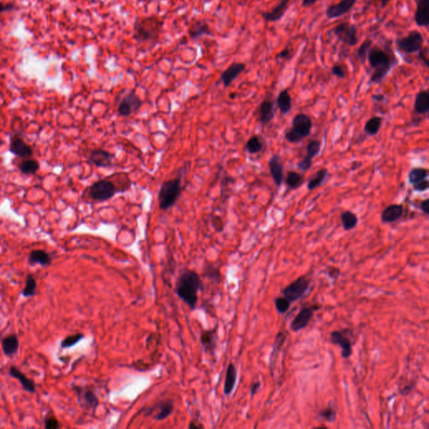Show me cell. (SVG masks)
Returning a JSON list of instances; mask_svg holds the SVG:
<instances>
[{
    "instance_id": "1",
    "label": "cell",
    "mask_w": 429,
    "mask_h": 429,
    "mask_svg": "<svg viewBox=\"0 0 429 429\" xmlns=\"http://www.w3.org/2000/svg\"><path fill=\"white\" fill-rule=\"evenodd\" d=\"M367 61L373 70L370 75V84H381L392 68L397 64V60L390 49H385L379 45H372L369 49Z\"/></svg>"
},
{
    "instance_id": "2",
    "label": "cell",
    "mask_w": 429,
    "mask_h": 429,
    "mask_svg": "<svg viewBox=\"0 0 429 429\" xmlns=\"http://www.w3.org/2000/svg\"><path fill=\"white\" fill-rule=\"evenodd\" d=\"M202 288V282L199 275L192 270L185 269L178 279L175 292L181 300L194 309L197 303L198 293Z\"/></svg>"
},
{
    "instance_id": "3",
    "label": "cell",
    "mask_w": 429,
    "mask_h": 429,
    "mask_svg": "<svg viewBox=\"0 0 429 429\" xmlns=\"http://www.w3.org/2000/svg\"><path fill=\"white\" fill-rule=\"evenodd\" d=\"M163 27V21L154 16L136 20L134 24V38L139 44L152 45L158 41Z\"/></svg>"
},
{
    "instance_id": "4",
    "label": "cell",
    "mask_w": 429,
    "mask_h": 429,
    "mask_svg": "<svg viewBox=\"0 0 429 429\" xmlns=\"http://www.w3.org/2000/svg\"><path fill=\"white\" fill-rule=\"evenodd\" d=\"M313 121L307 114H298L292 120V128L285 133V139L292 144H298L310 135Z\"/></svg>"
},
{
    "instance_id": "5",
    "label": "cell",
    "mask_w": 429,
    "mask_h": 429,
    "mask_svg": "<svg viewBox=\"0 0 429 429\" xmlns=\"http://www.w3.org/2000/svg\"><path fill=\"white\" fill-rule=\"evenodd\" d=\"M182 190L180 176L164 182L158 191V201L159 209L167 210L173 207L179 200Z\"/></svg>"
},
{
    "instance_id": "6",
    "label": "cell",
    "mask_w": 429,
    "mask_h": 429,
    "mask_svg": "<svg viewBox=\"0 0 429 429\" xmlns=\"http://www.w3.org/2000/svg\"><path fill=\"white\" fill-rule=\"evenodd\" d=\"M424 38L422 33L417 30H411L403 37L396 40L397 48L400 52L405 55H412L419 51L423 46Z\"/></svg>"
},
{
    "instance_id": "7",
    "label": "cell",
    "mask_w": 429,
    "mask_h": 429,
    "mask_svg": "<svg viewBox=\"0 0 429 429\" xmlns=\"http://www.w3.org/2000/svg\"><path fill=\"white\" fill-rule=\"evenodd\" d=\"M119 192V189L114 183L109 180H100L93 183L89 188V195L96 201H106L110 200Z\"/></svg>"
},
{
    "instance_id": "8",
    "label": "cell",
    "mask_w": 429,
    "mask_h": 429,
    "mask_svg": "<svg viewBox=\"0 0 429 429\" xmlns=\"http://www.w3.org/2000/svg\"><path fill=\"white\" fill-rule=\"evenodd\" d=\"M310 285V279L308 275L299 277L293 283L289 284L282 290V294L291 303L302 299L308 292Z\"/></svg>"
},
{
    "instance_id": "9",
    "label": "cell",
    "mask_w": 429,
    "mask_h": 429,
    "mask_svg": "<svg viewBox=\"0 0 429 429\" xmlns=\"http://www.w3.org/2000/svg\"><path fill=\"white\" fill-rule=\"evenodd\" d=\"M332 32L337 40L349 46H355L359 42L357 26L351 23H340L333 28Z\"/></svg>"
},
{
    "instance_id": "10",
    "label": "cell",
    "mask_w": 429,
    "mask_h": 429,
    "mask_svg": "<svg viewBox=\"0 0 429 429\" xmlns=\"http://www.w3.org/2000/svg\"><path fill=\"white\" fill-rule=\"evenodd\" d=\"M143 105V101L133 91H126L121 96L118 106V113L122 117L130 116L131 114L138 111Z\"/></svg>"
},
{
    "instance_id": "11",
    "label": "cell",
    "mask_w": 429,
    "mask_h": 429,
    "mask_svg": "<svg viewBox=\"0 0 429 429\" xmlns=\"http://www.w3.org/2000/svg\"><path fill=\"white\" fill-rule=\"evenodd\" d=\"M321 146L322 143L318 139H313L307 143L305 147V155L297 164V167L299 171L306 173L312 168L313 159L320 153Z\"/></svg>"
},
{
    "instance_id": "12",
    "label": "cell",
    "mask_w": 429,
    "mask_h": 429,
    "mask_svg": "<svg viewBox=\"0 0 429 429\" xmlns=\"http://www.w3.org/2000/svg\"><path fill=\"white\" fill-rule=\"evenodd\" d=\"M319 308H320V306L315 304V305L310 306V307H305V308H302L291 322V325H290L291 331H294V332H298V331L307 327L311 319L313 318L314 311L318 310Z\"/></svg>"
},
{
    "instance_id": "13",
    "label": "cell",
    "mask_w": 429,
    "mask_h": 429,
    "mask_svg": "<svg viewBox=\"0 0 429 429\" xmlns=\"http://www.w3.org/2000/svg\"><path fill=\"white\" fill-rule=\"evenodd\" d=\"M347 330L335 331L331 334V341L334 345H339L341 348V356L349 359L352 355V343L348 336Z\"/></svg>"
},
{
    "instance_id": "14",
    "label": "cell",
    "mask_w": 429,
    "mask_h": 429,
    "mask_svg": "<svg viewBox=\"0 0 429 429\" xmlns=\"http://www.w3.org/2000/svg\"><path fill=\"white\" fill-rule=\"evenodd\" d=\"M357 0H341L340 2L329 5L326 10V17L329 20H336L342 17L352 10Z\"/></svg>"
},
{
    "instance_id": "15",
    "label": "cell",
    "mask_w": 429,
    "mask_h": 429,
    "mask_svg": "<svg viewBox=\"0 0 429 429\" xmlns=\"http://www.w3.org/2000/svg\"><path fill=\"white\" fill-rule=\"evenodd\" d=\"M269 173L271 175L272 179L277 187H281L284 184V166L282 160L281 156L279 154H273L271 158H269Z\"/></svg>"
},
{
    "instance_id": "16",
    "label": "cell",
    "mask_w": 429,
    "mask_h": 429,
    "mask_svg": "<svg viewBox=\"0 0 429 429\" xmlns=\"http://www.w3.org/2000/svg\"><path fill=\"white\" fill-rule=\"evenodd\" d=\"M276 115V108L274 100L270 97L264 99L258 109V120L261 126L266 127L274 121Z\"/></svg>"
},
{
    "instance_id": "17",
    "label": "cell",
    "mask_w": 429,
    "mask_h": 429,
    "mask_svg": "<svg viewBox=\"0 0 429 429\" xmlns=\"http://www.w3.org/2000/svg\"><path fill=\"white\" fill-rule=\"evenodd\" d=\"M75 391L77 392L78 402L82 408L86 410H93V411L96 410L98 406V398L92 390L76 387Z\"/></svg>"
},
{
    "instance_id": "18",
    "label": "cell",
    "mask_w": 429,
    "mask_h": 429,
    "mask_svg": "<svg viewBox=\"0 0 429 429\" xmlns=\"http://www.w3.org/2000/svg\"><path fill=\"white\" fill-rule=\"evenodd\" d=\"M405 208L402 204H392L381 213V221L384 224H392L398 222L404 216Z\"/></svg>"
},
{
    "instance_id": "19",
    "label": "cell",
    "mask_w": 429,
    "mask_h": 429,
    "mask_svg": "<svg viewBox=\"0 0 429 429\" xmlns=\"http://www.w3.org/2000/svg\"><path fill=\"white\" fill-rule=\"evenodd\" d=\"M114 158V154L101 148H97L91 151L89 155L88 160L89 163H91V165H94L100 168H106V167H111Z\"/></svg>"
},
{
    "instance_id": "20",
    "label": "cell",
    "mask_w": 429,
    "mask_h": 429,
    "mask_svg": "<svg viewBox=\"0 0 429 429\" xmlns=\"http://www.w3.org/2000/svg\"><path fill=\"white\" fill-rule=\"evenodd\" d=\"M416 10L414 13L415 24L419 27L427 29L429 26V0H415Z\"/></svg>"
},
{
    "instance_id": "21",
    "label": "cell",
    "mask_w": 429,
    "mask_h": 429,
    "mask_svg": "<svg viewBox=\"0 0 429 429\" xmlns=\"http://www.w3.org/2000/svg\"><path fill=\"white\" fill-rule=\"evenodd\" d=\"M289 3L290 0H281L276 6L273 8V10L261 13V17L263 18L266 22H278L284 17L289 10Z\"/></svg>"
},
{
    "instance_id": "22",
    "label": "cell",
    "mask_w": 429,
    "mask_h": 429,
    "mask_svg": "<svg viewBox=\"0 0 429 429\" xmlns=\"http://www.w3.org/2000/svg\"><path fill=\"white\" fill-rule=\"evenodd\" d=\"M246 70V65L242 62H235L227 67L221 75V80L225 87H228L242 72Z\"/></svg>"
},
{
    "instance_id": "23",
    "label": "cell",
    "mask_w": 429,
    "mask_h": 429,
    "mask_svg": "<svg viewBox=\"0 0 429 429\" xmlns=\"http://www.w3.org/2000/svg\"><path fill=\"white\" fill-rule=\"evenodd\" d=\"M10 151L15 156L22 158H30L33 155L32 148L28 145L20 137L12 138L10 143Z\"/></svg>"
},
{
    "instance_id": "24",
    "label": "cell",
    "mask_w": 429,
    "mask_h": 429,
    "mask_svg": "<svg viewBox=\"0 0 429 429\" xmlns=\"http://www.w3.org/2000/svg\"><path fill=\"white\" fill-rule=\"evenodd\" d=\"M413 111L416 115L424 116L429 112V91L422 90L415 96Z\"/></svg>"
},
{
    "instance_id": "25",
    "label": "cell",
    "mask_w": 429,
    "mask_h": 429,
    "mask_svg": "<svg viewBox=\"0 0 429 429\" xmlns=\"http://www.w3.org/2000/svg\"><path fill=\"white\" fill-rule=\"evenodd\" d=\"M329 177H330V171H329L328 169H319L318 171H317V172L314 173L309 178V180L307 183V189L309 191H313V190L321 187L328 180Z\"/></svg>"
},
{
    "instance_id": "26",
    "label": "cell",
    "mask_w": 429,
    "mask_h": 429,
    "mask_svg": "<svg viewBox=\"0 0 429 429\" xmlns=\"http://www.w3.org/2000/svg\"><path fill=\"white\" fill-rule=\"evenodd\" d=\"M287 336L284 332L280 331L279 333L277 334L275 340H274V346H273V350H272L271 356H270V360H269V368L271 370V373L274 372V368L276 365V361L279 357V353L281 351L282 348L284 346L285 341H286Z\"/></svg>"
},
{
    "instance_id": "27",
    "label": "cell",
    "mask_w": 429,
    "mask_h": 429,
    "mask_svg": "<svg viewBox=\"0 0 429 429\" xmlns=\"http://www.w3.org/2000/svg\"><path fill=\"white\" fill-rule=\"evenodd\" d=\"M9 373H10V377L15 378L16 380L20 382V384L22 385L23 388L26 392H30V393L35 392V384L34 383V381L31 380L30 378H28L27 377H25V374L21 372L16 366H15V365L10 366Z\"/></svg>"
},
{
    "instance_id": "28",
    "label": "cell",
    "mask_w": 429,
    "mask_h": 429,
    "mask_svg": "<svg viewBox=\"0 0 429 429\" xmlns=\"http://www.w3.org/2000/svg\"><path fill=\"white\" fill-rule=\"evenodd\" d=\"M277 106L282 115L289 114L293 109V100L288 89H284L279 92L277 97Z\"/></svg>"
},
{
    "instance_id": "29",
    "label": "cell",
    "mask_w": 429,
    "mask_h": 429,
    "mask_svg": "<svg viewBox=\"0 0 429 429\" xmlns=\"http://www.w3.org/2000/svg\"><path fill=\"white\" fill-rule=\"evenodd\" d=\"M211 30L205 20H200L193 23L189 30V35L193 40H196L204 35H210Z\"/></svg>"
},
{
    "instance_id": "30",
    "label": "cell",
    "mask_w": 429,
    "mask_h": 429,
    "mask_svg": "<svg viewBox=\"0 0 429 429\" xmlns=\"http://www.w3.org/2000/svg\"><path fill=\"white\" fill-rule=\"evenodd\" d=\"M284 183L288 190H298L304 183V175L298 171H288L286 175H284Z\"/></svg>"
},
{
    "instance_id": "31",
    "label": "cell",
    "mask_w": 429,
    "mask_h": 429,
    "mask_svg": "<svg viewBox=\"0 0 429 429\" xmlns=\"http://www.w3.org/2000/svg\"><path fill=\"white\" fill-rule=\"evenodd\" d=\"M217 330L203 331L200 335V343L206 352H214L217 346Z\"/></svg>"
},
{
    "instance_id": "32",
    "label": "cell",
    "mask_w": 429,
    "mask_h": 429,
    "mask_svg": "<svg viewBox=\"0 0 429 429\" xmlns=\"http://www.w3.org/2000/svg\"><path fill=\"white\" fill-rule=\"evenodd\" d=\"M154 410H158V412L156 413L153 418L157 421H162V420L167 418L172 413L173 410H174V404L171 401L161 402L160 403L156 404L154 407H152V410L148 409V414L152 413Z\"/></svg>"
},
{
    "instance_id": "33",
    "label": "cell",
    "mask_w": 429,
    "mask_h": 429,
    "mask_svg": "<svg viewBox=\"0 0 429 429\" xmlns=\"http://www.w3.org/2000/svg\"><path fill=\"white\" fill-rule=\"evenodd\" d=\"M28 261L32 266L39 264L40 266H47L51 263L52 258L44 250H33L30 253Z\"/></svg>"
},
{
    "instance_id": "34",
    "label": "cell",
    "mask_w": 429,
    "mask_h": 429,
    "mask_svg": "<svg viewBox=\"0 0 429 429\" xmlns=\"http://www.w3.org/2000/svg\"><path fill=\"white\" fill-rule=\"evenodd\" d=\"M1 344H2L3 351L5 353V355L6 356H9V357H11L13 355H15L19 350V347H20L19 339L15 335L6 336L3 339Z\"/></svg>"
},
{
    "instance_id": "35",
    "label": "cell",
    "mask_w": 429,
    "mask_h": 429,
    "mask_svg": "<svg viewBox=\"0 0 429 429\" xmlns=\"http://www.w3.org/2000/svg\"><path fill=\"white\" fill-rule=\"evenodd\" d=\"M237 370L234 364L230 363L226 372V379H225L224 393L227 396H229L234 389L236 383H237Z\"/></svg>"
},
{
    "instance_id": "36",
    "label": "cell",
    "mask_w": 429,
    "mask_h": 429,
    "mask_svg": "<svg viewBox=\"0 0 429 429\" xmlns=\"http://www.w3.org/2000/svg\"><path fill=\"white\" fill-rule=\"evenodd\" d=\"M265 141L261 136L253 135L247 140L245 144V150L250 154H257L263 150Z\"/></svg>"
},
{
    "instance_id": "37",
    "label": "cell",
    "mask_w": 429,
    "mask_h": 429,
    "mask_svg": "<svg viewBox=\"0 0 429 429\" xmlns=\"http://www.w3.org/2000/svg\"><path fill=\"white\" fill-rule=\"evenodd\" d=\"M383 118L379 116H374L371 119H368L364 125V133L368 137L377 135L383 126Z\"/></svg>"
},
{
    "instance_id": "38",
    "label": "cell",
    "mask_w": 429,
    "mask_h": 429,
    "mask_svg": "<svg viewBox=\"0 0 429 429\" xmlns=\"http://www.w3.org/2000/svg\"><path fill=\"white\" fill-rule=\"evenodd\" d=\"M341 221L342 227L346 232H350L357 227L359 218L357 215L352 212L351 210H344L341 214Z\"/></svg>"
},
{
    "instance_id": "39",
    "label": "cell",
    "mask_w": 429,
    "mask_h": 429,
    "mask_svg": "<svg viewBox=\"0 0 429 429\" xmlns=\"http://www.w3.org/2000/svg\"><path fill=\"white\" fill-rule=\"evenodd\" d=\"M427 177H428V171L427 169L416 167V168L412 169L408 173V183L410 185H413L425 179H427Z\"/></svg>"
},
{
    "instance_id": "40",
    "label": "cell",
    "mask_w": 429,
    "mask_h": 429,
    "mask_svg": "<svg viewBox=\"0 0 429 429\" xmlns=\"http://www.w3.org/2000/svg\"><path fill=\"white\" fill-rule=\"evenodd\" d=\"M20 172L24 175H34L40 169V164L35 159H25L19 166Z\"/></svg>"
},
{
    "instance_id": "41",
    "label": "cell",
    "mask_w": 429,
    "mask_h": 429,
    "mask_svg": "<svg viewBox=\"0 0 429 429\" xmlns=\"http://www.w3.org/2000/svg\"><path fill=\"white\" fill-rule=\"evenodd\" d=\"M373 45V40L371 39H366L363 41L362 44H360L359 48L357 49V51L355 53V56L357 57V59L360 61L362 64H365V62L367 60L368 52L370 47Z\"/></svg>"
},
{
    "instance_id": "42",
    "label": "cell",
    "mask_w": 429,
    "mask_h": 429,
    "mask_svg": "<svg viewBox=\"0 0 429 429\" xmlns=\"http://www.w3.org/2000/svg\"><path fill=\"white\" fill-rule=\"evenodd\" d=\"M37 289V283L35 280V278L29 274L26 278V282H25V286L23 289L22 294L25 298H30L35 295V291Z\"/></svg>"
},
{
    "instance_id": "43",
    "label": "cell",
    "mask_w": 429,
    "mask_h": 429,
    "mask_svg": "<svg viewBox=\"0 0 429 429\" xmlns=\"http://www.w3.org/2000/svg\"><path fill=\"white\" fill-rule=\"evenodd\" d=\"M84 338V335L82 333L75 334L72 336H67L62 341L61 347L62 349H69L79 343L82 339Z\"/></svg>"
},
{
    "instance_id": "44",
    "label": "cell",
    "mask_w": 429,
    "mask_h": 429,
    "mask_svg": "<svg viewBox=\"0 0 429 429\" xmlns=\"http://www.w3.org/2000/svg\"><path fill=\"white\" fill-rule=\"evenodd\" d=\"M291 303V302L284 296L277 297L276 299H274V304L277 311L281 314H284L289 311Z\"/></svg>"
},
{
    "instance_id": "45",
    "label": "cell",
    "mask_w": 429,
    "mask_h": 429,
    "mask_svg": "<svg viewBox=\"0 0 429 429\" xmlns=\"http://www.w3.org/2000/svg\"><path fill=\"white\" fill-rule=\"evenodd\" d=\"M336 410L333 407H327L326 408L321 410L320 412H318V416L325 420L326 422H334L336 419Z\"/></svg>"
},
{
    "instance_id": "46",
    "label": "cell",
    "mask_w": 429,
    "mask_h": 429,
    "mask_svg": "<svg viewBox=\"0 0 429 429\" xmlns=\"http://www.w3.org/2000/svg\"><path fill=\"white\" fill-rule=\"evenodd\" d=\"M331 73L339 79H344L346 77V71L342 65H334L331 68Z\"/></svg>"
},
{
    "instance_id": "47",
    "label": "cell",
    "mask_w": 429,
    "mask_h": 429,
    "mask_svg": "<svg viewBox=\"0 0 429 429\" xmlns=\"http://www.w3.org/2000/svg\"><path fill=\"white\" fill-rule=\"evenodd\" d=\"M44 423V428L46 429H57L61 427L58 420L53 416L45 417Z\"/></svg>"
},
{
    "instance_id": "48",
    "label": "cell",
    "mask_w": 429,
    "mask_h": 429,
    "mask_svg": "<svg viewBox=\"0 0 429 429\" xmlns=\"http://www.w3.org/2000/svg\"><path fill=\"white\" fill-rule=\"evenodd\" d=\"M428 188L429 181L427 179H425V180H422V181H420V182L412 185V189H413L415 192H425V191H427L428 190Z\"/></svg>"
},
{
    "instance_id": "49",
    "label": "cell",
    "mask_w": 429,
    "mask_h": 429,
    "mask_svg": "<svg viewBox=\"0 0 429 429\" xmlns=\"http://www.w3.org/2000/svg\"><path fill=\"white\" fill-rule=\"evenodd\" d=\"M418 53V58L424 63L425 67H428V47L422 46Z\"/></svg>"
},
{
    "instance_id": "50",
    "label": "cell",
    "mask_w": 429,
    "mask_h": 429,
    "mask_svg": "<svg viewBox=\"0 0 429 429\" xmlns=\"http://www.w3.org/2000/svg\"><path fill=\"white\" fill-rule=\"evenodd\" d=\"M211 223H212L214 229L217 232H221L224 229V225H223L222 218L218 216H213L212 218H211Z\"/></svg>"
},
{
    "instance_id": "51",
    "label": "cell",
    "mask_w": 429,
    "mask_h": 429,
    "mask_svg": "<svg viewBox=\"0 0 429 429\" xmlns=\"http://www.w3.org/2000/svg\"><path fill=\"white\" fill-rule=\"evenodd\" d=\"M291 49L289 48V47H286V48H284V49H282L281 51H279V53L276 55L275 60H276V61H279V60H288L290 58V56H291Z\"/></svg>"
},
{
    "instance_id": "52",
    "label": "cell",
    "mask_w": 429,
    "mask_h": 429,
    "mask_svg": "<svg viewBox=\"0 0 429 429\" xmlns=\"http://www.w3.org/2000/svg\"><path fill=\"white\" fill-rule=\"evenodd\" d=\"M417 208H418V209H419V210H421L423 214L426 215V216H428L429 199H425V200H422V201L418 204V205H417Z\"/></svg>"
},
{
    "instance_id": "53",
    "label": "cell",
    "mask_w": 429,
    "mask_h": 429,
    "mask_svg": "<svg viewBox=\"0 0 429 429\" xmlns=\"http://www.w3.org/2000/svg\"><path fill=\"white\" fill-rule=\"evenodd\" d=\"M260 387H261V383H260V382L252 383V385L251 386V396H252V397H253V396L257 394L259 390H260Z\"/></svg>"
},
{
    "instance_id": "54",
    "label": "cell",
    "mask_w": 429,
    "mask_h": 429,
    "mask_svg": "<svg viewBox=\"0 0 429 429\" xmlns=\"http://www.w3.org/2000/svg\"><path fill=\"white\" fill-rule=\"evenodd\" d=\"M318 0H302V7L309 8L313 5H315L316 3L318 2Z\"/></svg>"
},
{
    "instance_id": "55",
    "label": "cell",
    "mask_w": 429,
    "mask_h": 429,
    "mask_svg": "<svg viewBox=\"0 0 429 429\" xmlns=\"http://www.w3.org/2000/svg\"><path fill=\"white\" fill-rule=\"evenodd\" d=\"M371 97H372L373 101H377V102H383L385 100V96L383 94H375Z\"/></svg>"
},
{
    "instance_id": "56",
    "label": "cell",
    "mask_w": 429,
    "mask_h": 429,
    "mask_svg": "<svg viewBox=\"0 0 429 429\" xmlns=\"http://www.w3.org/2000/svg\"><path fill=\"white\" fill-rule=\"evenodd\" d=\"M13 5H3L0 3V13L4 12V11H6V10H12Z\"/></svg>"
},
{
    "instance_id": "57",
    "label": "cell",
    "mask_w": 429,
    "mask_h": 429,
    "mask_svg": "<svg viewBox=\"0 0 429 429\" xmlns=\"http://www.w3.org/2000/svg\"><path fill=\"white\" fill-rule=\"evenodd\" d=\"M189 427H190V428H199V427H203V426L202 425L194 424V422H190V425H189Z\"/></svg>"
},
{
    "instance_id": "58",
    "label": "cell",
    "mask_w": 429,
    "mask_h": 429,
    "mask_svg": "<svg viewBox=\"0 0 429 429\" xmlns=\"http://www.w3.org/2000/svg\"><path fill=\"white\" fill-rule=\"evenodd\" d=\"M379 1L382 4V7L384 8L388 3L392 2V0H379Z\"/></svg>"
},
{
    "instance_id": "59",
    "label": "cell",
    "mask_w": 429,
    "mask_h": 429,
    "mask_svg": "<svg viewBox=\"0 0 429 429\" xmlns=\"http://www.w3.org/2000/svg\"><path fill=\"white\" fill-rule=\"evenodd\" d=\"M230 96H231V98H234L235 94H232V95H231Z\"/></svg>"
}]
</instances>
